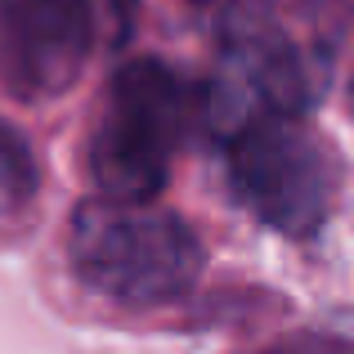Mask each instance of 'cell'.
I'll return each mask as SVG.
<instances>
[{
  "label": "cell",
  "mask_w": 354,
  "mask_h": 354,
  "mask_svg": "<svg viewBox=\"0 0 354 354\" xmlns=\"http://www.w3.org/2000/svg\"><path fill=\"white\" fill-rule=\"evenodd\" d=\"M95 45L90 0H0V77L18 99H50L77 81Z\"/></svg>",
  "instance_id": "5"
},
{
  "label": "cell",
  "mask_w": 354,
  "mask_h": 354,
  "mask_svg": "<svg viewBox=\"0 0 354 354\" xmlns=\"http://www.w3.org/2000/svg\"><path fill=\"white\" fill-rule=\"evenodd\" d=\"M314 68L301 45L265 14V9H234L220 27V59L211 81L216 126L234 135L247 121L301 117L314 99Z\"/></svg>",
  "instance_id": "4"
},
{
  "label": "cell",
  "mask_w": 354,
  "mask_h": 354,
  "mask_svg": "<svg viewBox=\"0 0 354 354\" xmlns=\"http://www.w3.org/2000/svg\"><path fill=\"white\" fill-rule=\"evenodd\" d=\"M189 126V104L175 72L157 59L117 68L90 135V175L117 202H148L171 175V157Z\"/></svg>",
  "instance_id": "2"
},
{
  "label": "cell",
  "mask_w": 354,
  "mask_h": 354,
  "mask_svg": "<svg viewBox=\"0 0 354 354\" xmlns=\"http://www.w3.org/2000/svg\"><path fill=\"white\" fill-rule=\"evenodd\" d=\"M229 184L256 220L283 234H314L332 207V157L301 117L247 121L225 135Z\"/></svg>",
  "instance_id": "3"
},
{
  "label": "cell",
  "mask_w": 354,
  "mask_h": 354,
  "mask_svg": "<svg viewBox=\"0 0 354 354\" xmlns=\"http://www.w3.org/2000/svg\"><path fill=\"white\" fill-rule=\"evenodd\" d=\"M256 354H354V341L328 337V332H292V337L274 341V346H265Z\"/></svg>",
  "instance_id": "7"
},
{
  "label": "cell",
  "mask_w": 354,
  "mask_h": 354,
  "mask_svg": "<svg viewBox=\"0 0 354 354\" xmlns=\"http://www.w3.org/2000/svg\"><path fill=\"white\" fill-rule=\"evenodd\" d=\"M36 184H41V171H36V157L27 148V139L0 121V220L23 211L36 198Z\"/></svg>",
  "instance_id": "6"
},
{
  "label": "cell",
  "mask_w": 354,
  "mask_h": 354,
  "mask_svg": "<svg viewBox=\"0 0 354 354\" xmlns=\"http://www.w3.org/2000/svg\"><path fill=\"white\" fill-rule=\"evenodd\" d=\"M350 99H354V90H350Z\"/></svg>",
  "instance_id": "8"
},
{
  "label": "cell",
  "mask_w": 354,
  "mask_h": 354,
  "mask_svg": "<svg viewBox=\"0 0 354 354\" xmlns=\"http://www.w3.org/2000/svg\"><path fill=\"white\" fill-rule=\"evenodd\" d=\"M72 269L121 305H171L198 283L202 242L184 220L148 202L95 198L72 216Z\"/></svg>",
  "instance_id": "1"
}]
</instances>
